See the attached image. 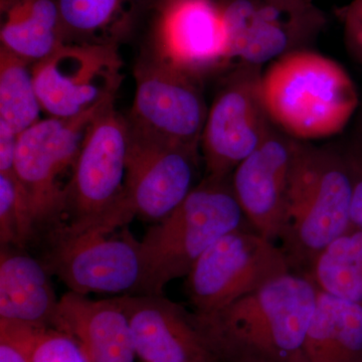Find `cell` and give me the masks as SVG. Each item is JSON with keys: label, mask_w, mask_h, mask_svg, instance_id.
<instances>
[{"label": "cell", "mask_w": 362, "mask_h": 362, "mask_svg": "<svg viewBox=\"0 0 362 362\" xmlns=\"http://www.w3.org/2000/svg\"><path fill=\"white\" fill-rule=\"evenodd\" d=\"M351 175L352 197L350 207L351 228L362 230V142L350 143L343 148Z\"/></svg>", "instance_id": "26"}, {"label": "cell", "mask_w": 362, "mask_h": 362, "mask_svg": "<svg viewBox=\"0 0 362 362\" xmlns=\"http://www.w3.org/2000/svg\"><path fill=\"white\" fill-rule=\"evenodd\" d=\"M18 134L6 124L0 123V173L14 175V160Z\"/></svg>", "instance_id": "28"}, {"label": "cell", "mask_w": 362, "mask_h": 362, "mask_svg": "<svg viewBox=\"0 0 362 362\" xmlns=\"http://www.w3.org/2000/svg\"><path fill=\"white\" fill-rule=\"evenodd\" d=\"M347 49L362 64V0H351L338 11Z\"/></svg>", "instance_id": "27"}, {"label": "cell", "mask_w": 362, "mask_h": 362, "mask_svg": "<svg viewBox=\"0 0 362 362\" xmlns=\"http://www.w3.org/2000/svg\"><path fill=\"white\" fill-rule=\"evenodd\" d=\"M261 90L273 125L301 142L339 134L359 106L356 86L347 71L309 49L271 63L262 75Z\"/></svg>", "instance_id": "2"}, {"label": "cell", "mask_w": 362, "mask_h": 362, "mask_svg": "<svg viewBox=\"0 0 362 362\" xmlns=\"http://www.w3.org/2000/svg\"><path fill=\"white\" fill-rule=\"evenodd\" d=\"M145 0H57L66 42L116 45L132 30Z\"/></svg>", "instance_id": "21"}, {"label": "cell", "mask_w": 362, "mask_h": 362, "mask_svg": "<svg viewBox=\"0 0 362 362\" xmlns=\"http://www.w3.org/2000/svg\"><path fill=\"white\" fill-rule=\"evenodd\" d=\"M136 90L129 118L135 129L201 149L209 108L201 81L147 57L134 71Z\"/></svg>", "instance_id": "14"}, {"label": "cell", "mask_w": 362, "mask_h": 362, "mask_svg": "<svg viewBox=\"0 0 362 362\" xmlns=\"http://www.w3.org/2000/svg\"><path fill=\"white\" fill-rule=\"evenodd\" d=\"M244 218L230 177L202 178L170 214L145 233L141 294H163L169 282L187 277L216 240L242 228Z\"/></svg>", "instance_id": "4"}, {"label": "cell", "mask_w": 362, "mask_h": 362, "mask_svg": "<svg viewBox=\"0 0 362 362\" xmlns=\"http://www.w3.org/2000/svg\"><path fill=\"white\" fill-rule=\"evenodd\" d=\"M317 294L308 274L291 271L194 318L220 362H300Z\"/></svg>", "instance_id": "1"}, {"label": "cell", "mask_w": 362, "mask_h": 362, "mask_svg": "<svg viewBox=\"0 0 362 362\" xmlns=\"http://www.w3.org/2000/svg\"><path fill=\"white\" fill-rule=\"evenodd\" d=\"M152 58L202 81L233 66L218 0H157Z\"/></svg>", "instance_id": "13"}, {"label": "cell", "mask_w": 362, "mask_h": 362, "mask_svg": "<svg viewBox=\"0 0 362 362\" xmlns=\"http://www.w3.org/2000/svg\"><path fill=\"white\" fill-rule=\"evenodd\" d=\"M351 197L343 148L297 141L279 239L292 268L308 273L317 257L349 232Z\"/></svg>", "instance_id": "3"}, {"label": "cell", "mask_w": 362, "mask_h": 362, "mask_svg": "<svg viewBox=\"0 0 362 362\" xmlns=\"http://www.w3.org/2000/svg\"><path fill=\"white\" fill-rule=\"evenodd\" d=\"M129 123L108 105L90 124L66 195L68 232L94 226L117 230L132 221L123 206Z\"/></svg>", "instance_id": "6"}, {"label": "cell", "mask_w": 362, "mask_h": 362, "mask_svg": "<svg viewBox=\"0 0 362 362\" xmlns=\"http://www.w3.org/2000/svg\"><path fill=\"white\" fill-rule=\"evenodd\" d=\"M261 66L233 65L207 112L201 151L204 177L226 180L275 126L262 97Z\"/></svg>", "instance_id": "9"}, {"label": "cell", "mask_w": 362, "mask_h": 362, "mask_svg": "<svg viewBox=\"0 0 362 362\" xmlns=\"http://www.w3.org/2000/svg\"><path fill=\"white\" fill-rule=\"evenodd\" d=\"M37 238L30 206L16 175L0 173V242L21 249Z\"/></svg>", "instance_id": "25"}, {"label": "cell", "mask_w": 362, "mask_h": 362, "mask_svg": "<svg viewBox=\"0 0 362 362\" xmlns=\"http://www.w3.org/2000/svg\"><path fill=\"white\" fill-rule=\"evenodd\" d=\"M141 362H220L202 337L194 312L161 295L117 297Z\"/></svg>", "instance_id": "15"}, {"label": "cell", "mask_w": 362, "mask_h": 362, "mask_svg": "<svg viewBox=\"0 0 362 362\" xmlns=\"http://www.w3.org/2000/svg\"><path fill=\"white\" fill-rule=\"evenodd\" d=\"M201 160V149L142 132L129 124L124 206L133 218L161 221L197 185Z\"/></svg>", "instance_id": "12"}, {"label": "cell", "mask_w": 362, "mask_h": 362, "mask_svg": "<svg viewBox=\"0 0 362 362\" xmlns=\"http://www.w3.org/2000/svg\"><path fill=\"white\" fill-rule=\"evenodd\" d=\"M358 131H359V141L362 142V112L361 114V118H359Z\"/></svg>", "instance_id": "30"}, {"label": "cell", "mask_w": 362, "mask_h": 362, "mask_svg": "<svg viewBox=\"0 0 362 362\" xmlns=\"http://www.w3.org/2000/svg\"><path fill=\"white\" fill-rule=\"evenodd\" d=\"M0 341L26 362H90L77 337L51 326L0 319Z\"/></svg>", "instance_id": "24"}, {"label": "cell", "mask_w": 362, "mask_h": 362, "mask_svg": "<svg viewBox=\"0 0 362 362\" xmlns=\"http://www.w3.org/2000/svg\"><path fill=\"white\" fill-rule=\"evenodd\" d=\"M296 143L275 128L230 176L245 218L255 232L274 243L280 239L284 223Z\"/></svg>", "instance_id": "16"}, {"label": "cell", "mask_w": 362, "mask_h": 362, "mask_svg": "<svg viewBox=\"0 0 362 362\" xmlns=\"http://www.w3.org/2000/svg\"><path fill=\"white\" fill-rule=\"evenodd\" d=\"M42 262L1 247L0 319L58 328L59 300Z\"/></svg>", "instance_id": "18"}, {"label": "cell", "mask_w": 362, "mask_h": 362, "mask_svg": "<svg viewBox=\"0 0 362 362\" xmlns=\"http://www.w3.org/2000/svg\"><path fill=\"white\" fill-rule=\"evenodd\" d=\"M0 47L35 64L65 44L57 0H0Z\"/></svg>", "instance_id": "20"}, {"label": "cell", "mask_w": 362, "mask_h": 362, "mask_svg": "<svg viewBox=\"0 0 362 362\" xmlns=\"http://www.w3.org/2000/svg\"><path fill=\"white\" fill-rule=\"evenodd\" d=\"M42 110L73 118L115 102L123 61L116 45L65 42L33 65Z\"/></svg>", "instance_id": "11"}, {"label": "cell", "mask_w": 362, "mask_h": 362, "mask_svg": "<svg viewBox=\"0 0 362 362\" xmlns=\"http://www.w3.org/2000/svg\"><path fill=\"white\" fill-rule=\"evenodd\" d=\"M59 329L78 338L90 362H135L129 323L120 302L68 292L59 299Z\"/></svg>", "instance_id": "17"}, {"label": "cell", "mask_w": 362, "mask_h": 362, "mask_svg": "<svg viewBox=\"0 0 362 362\" xmlns=\"http://www.w3.org/2000/svg\"><path fill=\"white\" fill-rule=\"evenodd\" d=\"M33 65L0 47V123L18 135L39 122L44 111L35 88Z\"/></svg>", "instance_id": "23"}, {"label": "cell", "mask_w": 362, "mask_h": 362, "mask_svg": "<svg viewBox=\"0 0 362 362\" xmlns=\"http://www.w3.org/2000/svg\"><path fill=\"white\" fill-rule=\"evenodd\" d=\"M102 228L81 232L59 228L51 235L42 263L76 294H141L144 259L141 240L127 230Z\"/></svg>", "instance_id": "7"}, {"label": "cell", "mask_w": 362, "mask_h": 362, "mask_svg": "<svg viewBox=\"0 0 362 362\" xmlns=\"http://www.w3.org/2000/svg\"><path fill=\"white\" fill-rule=\"evenodd\" d=\"M300 362H362V307L318 288Z\"/></svg>", "instance_id": "19"}, {"label": "cell", "mask_w": 362, "mask_h": 362, "mask_svg": "<svg viewBox=\"0 0 362 362\" xmlns=\"http://www.w3.org/2000/svg\"><path fill=\"white\" fill-rule=\"evenodd\" d=\"M291 271L276 243L239 228L199 257L187 276L185 289L194 313L204 315Z\"/></svg>", "instance_id": "8"}, {"label": "cell", "mask_w": 362, "mask_h": 362, "mask_svg": "<svg viewBox=\"0 0 362 362\" xmlns=\"http://www.w3.org/2000/svg\"><path fill=\"white\" fill-rule=\"evenodd\" d=\"M307 274L323 292L362 307V230L351 228L335 240Z\"/></svg>", "instance_id": "22"}, {"label": "cell", "mask_w": 362, "mask_h": 362, "mask_svg": "<svg viewBox=\"0 0 362 362\" xmlns=\"http://www.w3.org/2000/svg\"><path fill=\"white\" fill-rule=\"evenodd\" d=\"M112 103L73 118L40 119L18 135L14 175L25 192L37 237L63 226L66 195L88 130Z\"/></svg>", "instance_id": "5"}, {"label": "cell", "mask_w": 362, "mask_h": 362, "mask_svg": "<svg viewBox=\"0 0 362 362\" xmlns=\"http://www.w3.org/2000/svg\"><path fill=\"white\" fill-rule=\"evenodd\" d=\"M232 63L261 66L308 49L326 25L312 0H218Z\"/></svg>", "instance_id": "10"}, {"label": "cell", "mask_w": 362, "mask_h": 362, "mask_svg": "<svg viewBox=\"0 0 362 362\" xmlns=\"http://www.w3.org/2000/svg\"><path fill=\"white\" fill-rule=\"evenodd\" d=\"M0 362H26L18 350L4 341H0Z\"/></svg>", "instance_id": "29"}, {"label": "cell", "mask_w": 362, "mask_h": 362, "mask_svg": "<svg viewBox=\"0 0 362 362\" xmlns=\"http://www.w3.org/2000/svg\"><path fill=\"white\" fill-rule=\"evenodd\" d=\"M149 1H150V0H149ZM152 1H153L154 4H156L157 0H152Z\"/></svg>", "instance_id": "31"}]
</instances>
